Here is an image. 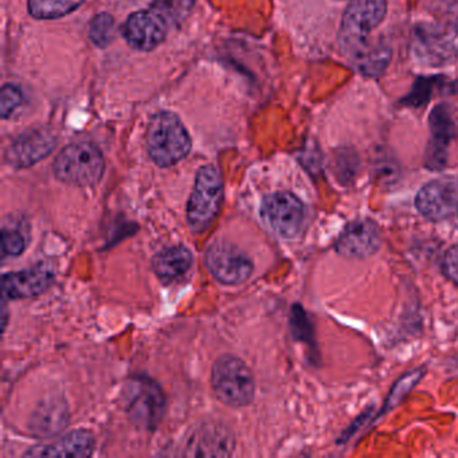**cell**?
Wrapping results in <instances>:
<instances>
[{
	"label": "cell",
	"instance_id": "9",
	"mask_svg": "<svg viewBox=\"0 0 458 458\" xmlns=\"http://www.w3.org/2000/svg\"><path fill=\"white\" fill-rule=\"evenodd\" d=\"M415 208L430 222H442L457 214V179H436L423 184L415 198Z\"/></svg>",
	"mask_w": 458,
	"mask_h": 458
},
{
	"label": "cell",
	"instance_id": "13",
	"mask_svg": "<svg viewBox=\"0 0 458 458\" xmlns=\"http://www.w3.org/2000/svg\"><path fill=\"white\" fill-rule=\"evenodd\" d=\"M57 146L55 132L33 130L21 135L7 151V162L18 168L30 167L52 154Z\"/></svg>",
	"mask_w": 458,
	"mask_h": 458
},
{
	"label": "cell",
	"instance_id": "12",
	"mask_svg": "<svg viewBox=\"0 0 458 458\" xmlns=\"http://www.w3.org/2000/svg\"><path fill=\"white\" fill-rule=\"evenodd\" d=\"M167 29L160 13L143 10L130 15L123 26V34L131 47L141 52H151L165 41Z\"/></svg>",
	"mask_w": 458,
	"mask_h": 458
},
{
	"label": "cell",
	"instance_id": "20",
	"mask_svg": "<svg viewBox=\"0 0 458 458\" xmlns=\"http://www.w3.org/2000/svg\"><path fill=\"white\" fill-rule=\"evenodd\" d=\"M85 0H28V10L36 20H58L72 14Z\"/></svg>",
	"mask_w": 458,
	"mask_h": 458
},
{
	"label": "cell",
	"instance_id": "17",
	"mask_svg": "<svg viewBox=\"0 0 458 458\" xmlns=\"http://www.w3.org/2000/svg\"><path fill=\"white\" fill-rule=\"evenodd\" d=\"M414 52L423 64L428 65L449 63L454 55L452 44L445 38L444 34L428 28L415 34Z\"/></svg>",
	"mask_w": 458,
	"mask_h": 458
},
{
	"label": "cell",
	"instance_id": "2",
	"mask_svg": "<svg viewBox=\"0 0 458 458\" xmlns=\"http://www.w3.org/2000/svg\"><path fill=\"white\" fill-rule=\"evenodd\" d=\"M147 148L155 165L167 168L190 154L191 138L176 114L159 112L149 122Z\"/></svg>",
	"mask_w": 458,
	"mask_h": 458
},
{
	"label": "cell",
	"instance_id": "3",
	"mask_svg": "<svg viewBox=\"0 0 458 458\" xmlns=\"http://www.w3.org/2000/svg\"><path fill=\"white\" fill-rule=\"evenodd\" d=\"M53 171L58 181L69 186H95L103 178L106 160L95 144L81 141L65 147L57 155Z\"/></svg>",
	"mask_w": 458,
	"mask_h": 458
},
{
	"label": "cell",
	"instance_id": "5",
	"mask_svg": "<svg viewBox=\"0 0 458 458\" xmlns=\"http://www.w3.org/2000/svg\"><path fill=\"white\" fill-rule=\"evenodd\" d=\"M224 200V183L221 174L214 165L199 168L194 190L187 203V222L194 234L206 232L218 216Z\"/></svg>",
	"mask_w": 458,
	"mask_h": 458
},
{
	"label": "cell",
	"instance_id": "26",
	"mask_svg": "<svg viewBox=\"0 0 458 458\" xmlns=\"http://www.w3.org/2000/svg\"><path fill=\"white\" fill-rule=\"evenodd\" d=\"M442 273L445 277L458 286V243L457 245L450 246L445 251L444 259H442Z\"/></svg>",
	"mask_w": 458,
	"mask_h": 458
},
{
	"label": "cell",
	"instance_id": "16",
	"mask_svg": "<svg viewBox=\"0 0 458 458\" xmlns=\"http://www.w3.org/2000/svg\"><path fill=\"white\" fill-rule=\"evenodd\" d=\"M234 439L225 426L205 425L198 428L186 446V455H229L234 449Z\"/></svg>",
	"mask_w": 458,
	"mask_h": 458
},
{
	"label": "cell",
	"instance_id": "21",
	"mask_svg": "<svg viewBox=\"0 0 458 458\" xmlns=\"http://www.w3.org/2000/svg\"><path fill=\"white\" fill-rule=\"evenodd\" d=\"M289 324H291L292 335L297 342L307 343L310 345L315 344V328L301 305L296 304L292 307Z\"/></svg>",
	"mask_w": 458,
	"mask_h": 458
},
{
	"label": "cell",
	"instance_id": "25",
	"mask_svg": "<svg viewBox=\"0 0 458 458\" xmlns=\"http://www.w3.org/2000/svg\"><path fill=\"white\" fill-rule=\"evenodd\" d=\"M22 90L15 85L7 84L2 88V103H0V114L4 120L9 119L15 109L22 104Z\"/></svg>",
	"mask_w": 458,
	"mask_h": 458
},
{
	"label": "cell",
	"instance_id": "29",
	"mask_svg": "<svg viewBox=\"0 0 458 458\" xmlns=\"http://www.w3.org/2000/svg\"><path fill=\"white\" fill-rule=\"evenodd\" d=\"M457 366H458V359H457Z\"/></svg>",
	"mask_w": 458,
	"mask_h": 458
},
{
	"label": "cell",
	"instance_id": "7",
	"mask_svg": "<svg viewBox=\"0 0 458 458\" xmlns=\"http://www.w3.org/2000/svg\"><path fill=\"white\" fill-rule=\"evenodd\" d=\"M261 218L278 237L294 240L304 230L307 208L292 192H273L262 200Z\"/></svg>",
	"mask_w": 458,
	"mask_h": 458
},
{
	"label": "cell",
	"instance_id": "23",
	"mask_svg": "<svg viewBox=\"0 0 458 458\" xmlns=\"http://www.w3.org/2000/svg\"><path fill=\"white\" fill-rule=\"evenodd\" d=\"M89 37L98 47H106L114 38V20L108 13H101L93 18L89 25Z\"/></svg>",
	"mask_w": 458,
	"mask_h": 458
},
{
	"label": "cell",
	"instance_id": "1",
	"mask_svg": "<svg viewBox=\"0 0 458 458\" xmlns=\"http://www.w3.org/2000/svg\"><path fill=\"white\" fill-rule=\"evenodd\" d=\"M386 13V0H352L342 18L340 49L358 64L363 73L371 76L380 73L390 58L382 47H369V34L383 22Z\"/></svg>",
	"mask_w": 458,
	"mask_h": 458
},
{
	"label": "cell",
	"instance_id": "22",
	"mask_svg": "<svg viewBox=\"0 0 458 458\" xmlns=\"http://www.w3.org/2000/svg\"><path fill=\"white\" fill-rule=\"evenodd\" d=\"M65 409L63 404H49L42 406L39 414L36 415L37 422L34 428L41 433H55L65 423Z\"/></svg>",
	"mask_w": 458,
	"mask_h": 458
},
{
	"label": "cell",
	"instance_id": "8",
	"mask_svg": "<svg viewBox=\"0 0 458 458\" xmlns=\"http://www.w3.org/2000/svg\"><path fill=\"white\" fill-rule=\"evenodd\" d=\"M205 264L214 278L224 285H238L253 275L250 257L229 242H214L205 254Z\"/></svg>",
	"mask_w": 458,
	"mask_h": 458
},
{
	"label": "cell",
	"instance_id": "10",
	"mask_svg": "<svg viewBox=\"0 0 458 458\" xmlns=\"http://www.w3.org/2000/svg\"><path fill=\"white\" fill-rule=\"evenodd\" d=\"M382 246V233L374 219L359 218L345 225L335 250L345 259H363L374 256Z\"/></svg>",
	"mask_w": 458,
	"mask_h": 458
},
{
	"label": "cell",
	"instance_id": "18",
	"mask_svg": "<svg viewBox=\"0 0 458 458\" xmlns=\"http://www.w3.org/2000/svg\"><path fill=\"white\" fill-rule=\"evenodd\" d=\"M192 254L186 246L176 245L163 249L152 259V269L162 280H175L189 272Z\"/></svg>",
	"mask_w": 458,
	"mask_h": 458
},
{
	"label": "cell",
	"instance_id": "27",
	"mask_svg": "<svg viewBox=\"0 0 458 458\" xmlns=\"http://www.w3.org/2000/svg\"><path fill=\"white\" fill-rule=\"evenodd\" d=\"M367 420H375L374 410H372L371 407L367 409L366 411L361 412V414L359 415V417L356 418V420H353V422L351 423L344 431H343L342 437H340L339 441L337 442H339V444H344L345 441H348V439H350L351 437H352L353 434H355L356 431H358L359 428L366 423Z\"/></svg>",
	"mask_w": 458,
	"mask_h": 458
},
{
	"label": "cell",
	"instance_id": "19",
	"mask_svg": "<svg viewBox=\"0 0 458 458\" xmlns=\"http://www.w3.org/2000/svg\"><path fill=\"white\" fill-rule=\"evenodd\" d=\"M425 374L426 367L422 366L402 375V377L394 383L390 393L386 396L385 403L382 404V409L375 414V420H379L382 415L387 414L388 411L398 407L399 404L406 399V396L409 395L410 391H411L412 388L420 382V379L425 377Z\"/></svg>",
	"mask_w": 458,
	"mask_h": 458
},
{
	"label": "cell",
	"instance_id": "11",
	"mask_svg": "<svg viewBox=\"0 0 458 458\" xmlns=\"http://www.w3.org/2000/svg\"><path fill=\"white\" fill-rule=\"evenodd\" d=\"M55 280V269L50 265H36L20 272L6 273L2 278V293L4 299H30L44 293Z\"/></svg>",
	"mask_w": 458,
	"mask_h": 458
},
{
	"label": "cell",
	"instance_id": "28",
	"mask_svg": "<svg viewBox=\"0 0 458 458\" xmlns=\"http://www.w3.org/2000/svg\"><path fill=\"white\" fill-rule=\"evenodd\" d=\"M457 216H458V208H457Z\"/></svg>",
	"mask_w": 458,
	"mask_h": 458
},
{
	"label": "cell",
	"instance_id": "24",
	"mask_svg": "<svg viewBox=\"0 0 458 458\" xmlns=\"http://www.w3.org/2000/svg\"><path fill=\"white\" fill-rule=\"evenodd\" d=\"M26 240L22 233L14 229H4L2 233V253L4 257H18L25 251Z\"/></svg>",
	"mask_w": 458,
	"mask_h": 458
},
{
	"label": "cell",
	"instance_id": "14",
	"mask_svg": "<svg viewBox=\"0 0 458 458\" xmlns=\"http://www.w3.org/2000/svg\"><path fill=\"white\" fill-rule=\"evenodd\" d=\"M95 449V436L85 428H77L52 444L31 447L28 457H88Z\"/></svg>",
	"mask_w": 458,
	"mask_h": 458
},
{
	"label": "cell",
	"instance_id": "15",
	"mask_svg": "<svg viewBox=\"0 0 458 458\" xmlns=\"http://www.w3.org/2000/svg\"><path fill=\"white\" fill-rule=\"evenodd\" d=\"M431 139L426 151V167L442 170L446 163L447 146L453 135V123L446 106H439L430 114Z\"/></svg>",
	"mask_w": 458,
	"mask_h": 458
},
{
	"label": "cell",
	"instance_id": "4",
	"mask_svg": "<svg viewBox=\"0 0 458 458\" xmlns=\"http://www.w3.org/2000/svg\"><path fill=\"white\" fill-rule=\"evenodd\" d=\"M211 387L222 403L232 407L248 406L256 393L250 369L234 355H222L214 361Z\"/></svg>",
	"mask_w": 458,
	"mask_h": 458
},
{
	"label": "cell",
	"instance_id": "6",
	"mask_svg": "<svg viewBox=\"0 0 458 458\" xmlns=\"http://www.w3.org/2000/svg\"><path fill=\"white\" fill-rule=\"evenodd\" d=\"M124 407L135 425L151 430L159 425L165 414V394L155 380L139 375L125 386Z\"/></svg>",
	"mask_w": 458,
	"mask_h": 458
}]
</instances>
